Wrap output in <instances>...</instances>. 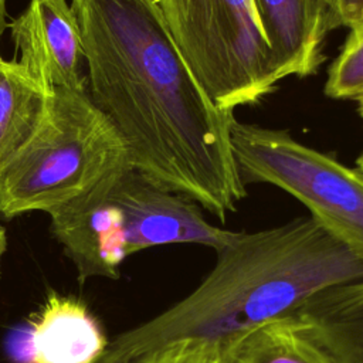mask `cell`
<instances>
[{
	"mask_svg": "<svg viewBox=\"0 0 363 363\" xmlns=\"http://www.w3.org/2000/svg\"><path fill=\"white\" fill-rule=\"evenodd\" d=\"M133 357L132 349L119 333L106 347L105 353L95 363H126Z\"/></svg>",
	"mask_w": 363,
	"mask_h": 363,
	"instance_id": "obj_16",
	"label": "cell"
},
{
	"mask_svg": "<svg viewBox=\"0 0 363 363\" xmlns=\"http://www.w3.org/2000/svg\"><path fill=\"white\" fill-rule=\"evenodd\" d=\"M281 78L318 71L322 45L333 30L315 0H252Z\"/></svg>",
	"mask_w": 363,
	"mask_h": 363,
	"instance_id": "obj_9",
	"label": "cell"
},
{
	"mask_svg": "<svg viewBox=\"0 0 363 363\" xmlns=\"http://www.w3.org/2000/svg\"><path fill=\"white\" fill-rule=\"evenodd\" d=\"M356 164H357V169H360L362 172H363V153L357 157V160H356Z\"/></svg>",
	"mask_w": 363,
	"mask_h": 363,
	"instance_id": "obj_20",
	"label": "cell"
},
{
	"mask_svg": "<svg viewBox=\"0 0 363 363\" xmlns=\"http://www.w3.org/2000/svg\"><path fill=\"white\" fill-rule=\"evenodd\" d=\"M88 96L152 183L225 221L245 199L231 149L233 112L206 94L176 47L156 0H71Z\"/></svg>",
	"mask_w": 363,
	"mask_h": 363,
	"instance_id": "obj_1",
	"label": "cell"
},
{
	"mask_svg": "<svg viewBox=\"0 0 363 363\" xmlns=\"http://www.w3.org/2000/svg\"><path fill=\"white\" fill-rule=\"evenodd\" d=\"M242 182L269 183L299 200L332 237L363 261V172L302 145L284 130L231 125Z\"/></svg>",
	"mask_w": 363,
	"mask_h": 363,
	"instance_id": "obj_6",
	"label": "cell"
},
{
	"mask_svg": "<svg viewBox=\"0 0 363 363\" xmlns=\"http://www.w3.org/2000/svg\"><path fill=\"white\" fill-rule=\"evenodd\" d=\"M218 343L221 363H335L295 312L234 333Z\"/></svg>",
	"mask_w": 363,
	"mask_h": 363,
	"instance_id": "obj_11",
	"label": "cell"
},
{
	"mask_svg": "<svg viewBox=\"0 0 363 363\" xmlns=\"http://www.w3.org/2000/svg\"><path fill=\"white\" fill-rule=\"evenodd\" d=\"M47 96L48 91L17 61L0 57V166L35 130Z\"/></svg>",
	"mask_w": 363,
	"mask_h": 363,
	"instance_id": "obj_12",
	"label": "cell"
},
{
	"mask_svg": "<svg viewBox=\"0 0 363 363\" xmlns=\"http://www.w3.org/2000/svg\"><path fill=\"white\" fill-rule=\"evenodd\" d=\"M325 94L333 99L363 98V21L350 27L345 45L328 71Z\"/></svg>",
	"mask_w": 363,
	"mask_h": 363,
	"instance_id": "obj_13",
	"label": "cell"
},
{
	"mask_svg": "<svg viewBox=\"0 0 363 363\" xmlns=\"http://www.w3.org/2000/svg\"><path fill=\"white\" fill-rule=\"evenodd\" d=\"M6 1L7 0H0V35L7 26V23H6Z\"/></svg>",
	"mask_w": 363,
	"mask_h": 363,
	"instance_id": "obj_19",
	"label": "cell"
},
{
	"mask_svg": "<svg viewBox=\"0 0 363 363\" xmlns=\"http://www.w3.org/2000/svg\"><path fill=\"white\" fill-rule=\"evenodd\" d=\"M108 345L84 302L54 294L28 328L26 363H95Z\"/></svg>",
	"mask_w": 363,
	"mask_h": 363,
	"instance_id": "obj_8",
	"label": "cell"
},
{
	"mask_svg": "<svg viewBox=\"0 0 363 363\" xmlns=\"http://www.w3.org/2000/svg\"><path fill=\"white\" fill-rule=\"evenodd\" d=\"M10 34L17 62L44 89H85L81 33L67 0H30Z\"/></svg>",
	"mask_w": 363,
	"mask_h": 363,
	"instance_id": "obj_7",
	"label": "cell"
},
{
	"mask_svg": "<svg viewBox=\"0 0 363 363\" xmlns=\"http://www.w3.org/2000/svg\"><path fill=\"white\" fill-rule=\"evenodd\" d=\"M319 6H320V9L328 14V17H329V20H330V23H332V27L333 28H337L336 27V23H335V18H333V10H332V0H315Z\"/></svg>",
	"mask_w": 363,
	"mask_h": 363,
	"instance_id": "obj_17",
	"label": "cell"
},
{
	"mask_svg": "<svg viewBox=\"0 0 363 363\" xmlns=\"http://www.w3.org/2000/svg\"><path fill=\"white\" fill-rule=\"evenodd\" d=\"M128 167L122 138L88 92L54 88L35 130L0 166V213H48Z\"/></svg>",
	"mask_w": 363,
	"mask_h": 363,
	"instance_id": "obj_4",
	"label": "cell"
},
{
	"mask_svg": "<svg viewBox=\"0 0 363 363\" xmlns=\"http://www.w3.org/2000/svg\"><path fill=\"white\" fill-rule=\"evenodd\" d=\"M201 282L160 313L122 332L133 357L177 339L220 342L292 313L332 286L363 279V261L316 220L235 233Z\"/></svg>",
	"mask_w": 363,
	"mask_h": 363,
	"instance_id": "obj_2",
	"label": "cell"
},
{
	"mask_svg": "<svg viewBox=\"0 0 363 363\" xmlns=\"http://www.w3.org/2000/svg\"><path fill=\"white\" fill-rule=\"evenodd\" d=\"M6 250H7V234H6L4 227L0 224V261H1Z\"/></svg>",
	"mask_w": 363,
	"mask_h": 363,
	"instance_id": "obj_18",
	"label": "cell"
},
{
	"mask_svg": "<svg viewBox=\"0 0 363 363\" xmlns=\"http://www.w3.org/2000/svg\"><path fill=\"white\" fill-rule=\"evenodd\" d=\"M357 104H359V113L363 118V98L360 101H357Z\"/></svg>",
	"mask_w": 363,
	"mask_h": 363,
	"instance_id": "obj_21",
	"label": "cell"
},
{
	"mask_svg": "<svg viewBox=\"0 0 363 363\" xmlns=\"http://www.w3.org/2000/svg\"><path fill=\"white\" fill-rule=\"evenodd\" d=\"M126 363H221L220 343L206 339H177L138 354Z\"/></svg>",
	"mask_w": 363,
	"mask_h": 363,
	"instance_id": "obj_14",
	"label": "cell"
},
{
	"mask_svg": "<svg viewBox=\"0 0 363 363\" xmlns=\"http://www.w3.org/2000/svg\"><path fill=\"white\" fill-rule=\"evenodd\" d=\"M336 27H353L363 21V0H332Z\"/></svg>",
	"mask_w": 363,
	"mask_h": 363,
	"instance_id": "obj_15",
	"label": "cell"
},
{
	"mask_svg": "<svg viewBox=\"0 0 363 363\" xmlns=\"http://www.w3.org/2000/svg\"><path fill=\"white\" fill-rule=\"evenodd\" d=\"M51 231L78 277L118 278L132 254L164 244H200L218 251L237 231L208 223L197 203L166 190L133 167L48 211Z\"/></svg>",
	"mask_w": 363,
	"mask_h": 363,
	"instance_id": "obj_3",
	"label": "cell"
},
{
	"mask_svg": "<svg viewBox=\"0 0 363 363\" xmlns=\"http://www.w3.org/2000/svg\"><path fill=\"white\" fill-rule=\"evenodd\" d=\"M295 313L335 363H363V279L322 291Z\"/></svg>",
	"mask_w": 363,
	"mask_h": 363,
	"instance_id": "obj_10",
	"label": "cell"
},
{
	"mask_svg": "<svg viewBox=\"0 0 363 363\" xmlns=\"http://www.w3.org/2000/svg\"><path fill=\"white\" fill-rule=\"evenodd\" d=\"M183 60L223 111L252 105L282 79L252 0H156Z\"/></svg>",
	"mask_w": 363,
	"mask_h": 363,
	"instance_id": "obj_5",
	"label": "cell"
}]
</instances>
